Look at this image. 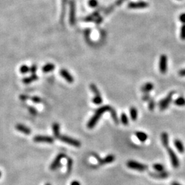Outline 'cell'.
<instances>
[{"label":"cell","instance_id":"obj_1","mask_svg":"<svg viewBox=\"0 0 185 185\" xmlns=\"http://www.w3.org/2000/svg\"><path fill=\"white\" fill-rule=\"evenodd\" d=\"M111 107L109 105L103 106L102 107H100L96 111L95 113L94 114L93 116L90 118V119L88 121L87 123V128L89 129L93 128L95 126L96 124L97 123V122L99 121L100 117H102V115L105 113V112L109 111L111 110Z\"/></svg>","mask_w":185,"mask_h":185},{"label":"cell","instance_id":"obj_2","mask_svg":"<svg viewBox=\"0 0 185 185\" xmlns=\"http://www.w3.org/2000/svg\"><path fill=\"white\" fill-rule=\"evenodd\" d=\"M175 94L174 91H171L169 93H168L166 97L163 98V100H161L158 103V106H159V109L160 111H165L166 110L167 108L169 107V106L170 105L171 102L172 101L173 97H174Z\"/></svg>","mask_w":185,"mask_h":185},{"label":"cell","instance_id":"obj_3","mask_svg":"<svg viewBox=\"0 0 185 185\" xmlns=\"http://www.w3.org/2000/svg\"><path fill=\"white\" fill-rule=\"evenodd\" d=\"M127 167L133 170L138 171V172H145L148 169L147 165L139 163L135 160H129L127 162Z\"/></svg>","mask_w":185,"mask_h":185},{"label":"cell","instance_id":"obj_4","mask_svg":"<svg viewBox=\"0 0 185 185\" xmlns=\"http://www.w3.org/2000/svg\"><path fill=\"white\" fill-rule=\"evenodd\" d=\"M159 71L161 74H165L167 72L168 69V58L165 54H162L159 58L158 62Z\"/></svg>","mask_w":185,"mask_h":185},{"label":"cell","instance_id":"obj_5","mask_svg":"<svg viewBox=\"0 0 185 185\" xmlns=\"http://www.w3.org/2000/svg\"><path fill=\"white\" fill-rule=\"evenodd\" d=\"M59 139H60V140L62 141V142L65 143L67 144H69L70 145H72V146H74L76 147H80L81 146V143H80V141L75 139L74 138L68 137V136L60 135Z\"/></svg>","mask_w":185,"mask_h":185},{"label":"cell","instance_id":"obj_6","mask_svg":"<svg viewBox=\"0 0 185 185\" xmlns=\"http://www.w3.org/2000/svg\"><path fill=\"white\" fill-rule=\"evenodd\" d=\"M167 149L172 166L174 167V168H178V167L180 166V161H179L178 156H177L176 152H175L173 149L170 148V147H167Z\"/></svg>","mask_w":185,"mask_h":185},{"label":"cell","instance_id":"obj_7","mask_svg":"<svg viewBox=\"0 0 185 185\" xmlns=\"http://www.w3.org/2000/svg\"><path fill=\"white\" fill-rule=\"evenodd\" d=\"M33 141L36 143H53L54 141V138L50 136L36 135L33 138Z\"/></svg>","mask_w":185,"mask_h":185},{"label":"cell","instance_id":"obj_8","mask_svg":"<svg viewBox=\"0 0 185 185\" xmlns=\"http://www.w3.org/2000/svg\"><path fill=\"white\" fill-rule=\"evenodd\" d=\"M69 23L71 25H74L76 23V2L74 0L70 1Z\"/></svg>","mask_w":185,"mask_h":185},{"label":"cell","instance_id":"obj_9","mask_svg":"<svg viewBox=\"0 0 185 185\" xmlns=\"http://www.w3.org/2000/svg\"><path fill=\"white\" fill-rule=\"evenodd\" d=\"M65 157V154L63 153H60L57 155L56 158H54V160L52 161V164L50 165V170H56V169H58V167L60 166V161L62 158H64Z\"/></svg>","mask_w":185,"mask_h":185},{"label":"cell","instance_id":"obj_10","mask_svg":"<svg viewBox=\"0 0 185 185\" xmlns=\"http://www.w3.org/2000/svg\"><path fill=\"white\" fill-rule=\"evenodd\" d=\"M149 6L148 3L143 1H136V2H130L128 4V7L130 9H141L145 8Z\"/></svg>","mask_w":185,"mask_h":185},{"label":"cell","instance_id":"obj_11","mask_svg":"<svg viewBox=\"0 0 185 185\" xmlns=\"http://www.w3.org/2000/svg\"><path fill=\"white\" fill-rule=\"evenodd\" d=\"M60 74L68 83H73V82H74V77L71 76V74L67 69H60Z\"/></svg>","mask_w":185,"mask_h":185},{"label":"cell","instance_id":"obj_12","mask_svg":"<svg viewBox=\"0 0 185 185\" xmlns=\"http://www.w3.org/2000/svg\"><path fill=\"white\" fill-rule=\"evenodd\" d=\"M102 21V18L100 16L99 14L97 12L92 13V15L87 16L84 18V21L88 22V21H95L97 23H100Z\"/></svg>","mask_w":185,"mask_h":185},{"label":"cell","instance_id":"obj_13","mask_svg":"<svg viewBox=\"0 0 185 185\" xmlns=\"http://www.w3.org/2000/svg\"><path fill=\"white\" fill-rule=\"evenodd\" d=\"M149 175L153 178L156 179H165L168 178L169 174L167 172H149Z\"/></svg>","mask_w":185,"mask_h":185},{"label":"cell","instance_id":"obj_14","mask_svg":"<svg viewBox=\"0 0 185 185\" xmlns=\"http://www.w3.org/2000/svg\"><path fill=\"white\" fill-rule=\"evenodd\" d=\"M15 128L17 129V130H18L21 133L25 134V135H29V134H31L30 128L25 126V125L21 124V123H17V124L15 125Z\"/></svg>","mask_w":185,"mask_h":185},{"label":"cell","instance_id":"obj_15","mask_svg":"<svg viewBox=\"0 0 185 185\" xmlns=\"http://www.w3.org/2000/svg\"><path fill=\"white\" fill-rule=\"evenodd\" d=\"M115 160V156L113 154H109L107 155L105 158H102L100 162L99 163L100 165H105V164H109V163H113Z\"/></svg>","mask_w":185,"mask_h":185},{"label":"cell","instance_id":"obj_16","mask_svg":"<svg viewBox=\"0 0 185 185\" xmlns=\"http://www.w3.org/2000/svg\"><path fill=\"white\" fill-rule=\"evenodd\" d=\"M153 87H154V86L151 82H147L141 86V90L144 93H149L153 89Z\"/></svg>","mask_w":185,"mask_h":185},{"label":"cell","instance_id":"obj_17","mask_svg":"<svg viewBox=\"0 0 185 185\" xmlns=\"http://www.w3.org/2000/svg\"><path fill=\"white\" fill-rule=\"evenodd\" d=\"M174 145L180 153H183L184 152V145L183 144L182 141L180 140V139H176V140L174 141Z\"/></svg>","mask_w":185,"mask_h":185},{"label":"cell","instance_id":"obj_18","mask_svg":"<svg viewBox=\"0 0 185 185\" xmlns=\"http://www.w3.org/2000/svg\"><path fill=\"white\" fill-rule=\"evenodd\" d=\"M161 141L165 148L169 147V135L167 132H163L161 134Z\"/></svg>","mask_w":185,"mask_h":185},{"label":"cell","instance_id":"obj_19","mask_svg":"<svg viewBox=\"0 0 185 185\" xmlns=\"http://www.w3.org/2000/svg\"><path fill=\"white\" fill-rule=\"evenodd\" d=\"M38 79V76H36V74H32V76L29 77H27V78H23L22 80L23 83H24L25 84H28L32 83V82L36 81V80Z\"/></svg>","mask_w":185,"mask_h":185},{"label":"cell","instance_id":"obj_20","mask_svg":"<svg viewBox=\"0 0 185 185\" xmlns=\"http://www.w3.org/2000/svg\"><path fill=\"white\" fill-rule=\"evenodd\" d=\"M135 135L136 137H137V139L143 143L146 141L147 138H148L147 134L143 132H137L135 133Z\"/></svg>","mask_w":185,"mask_h":185},{"label":"cell","instance_id":"obj_21","mask_svg":"<svg viewBox=\"0 0 185 185\" xmlns=\"http://www.w3.org/2000/svg\"><path fill=\"white\" fill-rule=\"evenodd\" d=\"M53 133H54V137L56 138L60 137V125L58 123H54L52 125Z\"/></svg>","mask_w":185,"mask_h":185},{"label":"cell","instance_id":"obj_22","mask_svg":"<svg viewBox=\"0 0 185 185\" xmlns=\"http://www.w3.org/2000/svg\"><path fill=\"white\" fill-rule=\"evenodd\" d=\"M55 69V65L53 63H48L43 67L42 71L44 73H49L54 71Z\"/></svg>","mask_w":185,"mask_h":185},{"label":"cell","instance_id":"obj_23","mask_svg":"<svg viewBox=\"0 0 185 185\" xmlns=\"http://www.w3.org/2000/svg\"><path fill=\"white\" fill-rule=\"evenodd\" d=\"M130 115L132 121H136L138 117V111L135 107H131L130 109Z\"/></svg>","mask_w":185,"mask_h":185},{"label":"cell","instance_id":"obj_24","mask_svg":"<svg viewBox=\"0 0 185 185\" xmlns=\"http://www.w3.org/2000/svg\"><path fill=\"white\" fill-rule=\"evenodd\" d=\"M109 111L111 112V115L112 118H113V121L115 122L116 124H119V118H118L117 112H116L115 110L113 108L111 107V110H110Z\"/></svg>","mask_w":185,"mask_h":185},{"label":"cell","instance_id":"obj_25","mask_svg":"<svg viewBox=\"0 0 185 185\" xmlns=\"http://www.w3.org/2000/svg\"><path fill=\"white\" fill-rule=\"evenodd\" d=\"M174 103L175 105L178 106H185V98L183 97H178L174 100Z\"/></svg>","mask_w":185,"mask_h":185},{"label":"cell","instance_id":"obj_26","mask_svg":"<svg viewBox=\"0 0 185 185\" xmlns=\"http://www.w3.org/2000/svg\"><path fill=\"white\" fill-rule=\"evenodd\" d=\"M120 120H121V122L124 125H128L129 119H128V116L126 115V114H125V113H121Z\"/></svg>","mask_w":185,"mask_h":185},{"label":"cell","instance_id":"obj_27","mask_svg":"<svg viewBox=\"0 0 185 185\" xmlns=\"http://www.w3.org/2000/svg\"><path fill=\"white\" fill-rule=\"evenodd\" d=\"M153 168L158 172H164V170H165L164 165H162V164H160V163H156V164L153 165Z\"/></svg>","mask_w":185,"mask_h":185},{"label":"cell","instance_id":"obj_28","mask_svg":"<svg viewBox=\"0 0 185 185\" xmlns=\"http://www.w3.org/2000/svg\"><path fill=\"white\" fill-rule=\"evenodd\" d=\"M73 163L74 161L71 158H67V172L68 174H70L73 169Z\"/></svg>","mask_w":185,"mask_h":185},{"label":"cell","instance_id":"obj_29","mask_svg":"<svg viewBox=\"0 0 185 185\" xmlns=\"http://www.w3.org/2000/svg\"><path fill=\"white\" fill-rule=\"evenodd\" d=\"M90 89H91V90L92 91V92L94 93V95H95V96L101 95V94H100L99 90H98V88H97V86H96L95 84H91L90 85Z\"/></svg>","mask_w":185,"mask_h":185},{"label":"cell","instance_id":"obj_30","mask_svg":"<svg viewBox=\"0 0 185 185\" xmlns=\"http://www.w3.org/2000/svg\"><path fill=\"white\" fill-rule=\"evenodd\" d=\"M67 3V0H62V13H61V20H63L64 17V13H65V6Z\"/></svg>","mask_w":185,"mask_h":185},{"label":"cell","instance_id":"obj_31","mask_svg":"<svg viewBox=\"0 0 185 185\" xmlns=\"http://www.w3.org/2000/svg\"><path fill=\"white\" fill-rule=\"evenodd\" d=\"M148 102H149L148 109L149 111H153V109H155V106H156V102H155L153 99H150Z\"/></svg>","mask_w":185,"mask_h":185},{"label":"cell","instance_id":"obj_32","mask_svg":"<svg viewBox=\"0 0 185 185\" xmlns=\"http://www.w3.org/2000/svg\"><path fill=\"white\" fill-rule=\"evenodd\" d=\"M92 102H93V104H97V105H100V104H101L102 103V96L101 95L95 96V97H93V99H92Z\"/></svg>","mask_w":185,"mask_h":185},{"label":"cell","instance_id":"obj_33","mask_svg":"<svg viewBox=\"0 0 185 185\" xmlns=\"http://www.w3.org/2000/svg\"><path fill=\"white\" fill-rule=\"evenodd\" d=\"M180 36L181 40L185 41V24H183L182 26L181 27Z\"/></svg>","mask_w":185,"mask_h":185},{"label":"cell","instance_id":"obj_34","mask_svg":"<svg viewBox=\"0 0 185 185\" xmlns=\"http://www.w3.org/2000/svg\"><path fill=\"white\" fill-rule=\"evenodd\" d=\"M19 70H20V72L21 73V74H25L29 71V67L27 65H22L20 67V69H19Z\"/></svg>","mask_w":185,"mask_h":185},{"label":"cell","instance_id":"obj_35","mask_svg":"<svg viewBox=\"0 0 185 185\" xmlns=\"http://www.w3.org/2000/svg\"><path fill=\"white\" fill-rule=\"evenodd\" d=\"M88 6L91 8H95L98 5V1L97 0H89L88 1Z\"/></svg>","mask_w":185,"mask_h":185},{"label":"cell","instance_id":"obj_36","mask_svg":"<svg viewBox=\"0 0 185 185\" xmlns=\"http://www.w3.org/2000/svg\"><path fill=\"white\" fill-rule=\"evenodd\" d=\"M31 100L33 102L36 104H39L42 102V100H41V97H38V96H33V97H31Z\"/></svg>","mask_w":185,"mask_h":185},{"label":"cell","instance_id":"obj_37","mask_svg":"<svg viewBox=\"0 0 185 185\" xmlns=\"http://www.w3.org/2000/svg\"><path fill=\"white\" fill-rule=\"evenodd\" d=\"M28 111L30 113L31 115H37V111L36 109H34L32 106H29L28 107Z\"/></svg>","mask_w":185,"mask_h":185},{"label":"cell","instance_id":"obj_38","mask_svg":"<svg viewBox=\"0 0 185 185\" xmlns=\"http://www.w3.org/2000/svg\"><path fill=\"white\" fill-rule=\"evenodd\" d=\"M37 70V66L36 64H32V66L29 67V71L32 73V74H35Z\"/></svg>","mask_w":185,"mask_h":185},{"label":"cell","instance_id":"obj_39","mask_svg":"<svg viewBox=\"0 0 185 185\" xmlns=\"http://www.w3.org/2000/svg\"><path fill=\"white\" fill-rule=\"evenodd\" d=\"M179 20L183 24H185V13L180 14V17H179Z\"/></svg>","mask_w":185,"mask_h":185},{"label":"cell","instance_id":"obj_40","mask_svg":"<svg viewBox=\"0 0 185 185\" xmlns=\"http://www.w3.org/2000/svg\"><path fill=\"white\" fill-rule=\"evenodd\" d=\"M151 97L149 93H145V95L143 97V100H144V101H149Z\"/></svg>","mask_w":185,"mask_h":185},{"label":"cell","instance_id":"obj_41","mask_svg":"<svg viewBox=\"0 0 185 185\" xmlns=\"http://www.w3.org/2000/svg\"><path fill=\"white\" fill-rule=\"evenodd\" d=\"M178 74L181 77H185V69H183L179 71Z\"/></svg>","mask_w":185,"mask_h":185},{"label":"cell","instance_id":"obj_42","mask_svg":"<svg viewBox=\"0 0 185 185\" xmlns=\"http://www.w3.org/2000/svg\"><path fill=\"white\" fill-rule=\"evenodd\" d=\"M29 97L28 95H20V99L21 100H23V101H25V100L29 99Z\"/></svg>","mask_w":185,"mask_h":185},{"label":"cell","instance_id":"obj_43","mask_svg":"<svg viewBox=\"0 0 185 185\" xmlns=\"http://www.w3.org/2000/svg\"><path fill=\"white\" fill-rule=\"evenodd\" d=\"M125 1H126V0H117V1L115 2V5L116 6H120L122 3L124 2Z\"/></svg>","mask_w":185,"mask_h":185},{"label":"cell","instance_id":"obj_44","mask_svg":"<svg viewBox=\"0 0 185 185\" xmlns=\"http://www.w3.org/2000/svg\"><path fill=\"white\" fill-rule=\"evenodd\" d=\"M71 185H81V184H80V182H78V181L74 180V181H73V182H71Z\"/></svg>","mask_w":185,"mask_h":185},{"label":"cell","instance_id":"obj_45","mask_svg":"<svg viewBox=\"0 0 185 185\" xmlns=\"http://www.w3.org/2000/svg\"><path fill=\"white\" fill-rule=\"evenodd\" d=\"M171 185H182V184H180V183L177 182H173L172 184H171Z\"/></svg>","mask_w":185,"mask_h":185},{"label":"cell","instance_id":"obj_46","mask_svg":"<svg viewBox=\"0 0 185 185\" xmlns=\"http://www.w3.org/2000/svg\"><path fill=\"white\" fill-rule=\"evenodd\" d=\"M45 185H51V184H50V183H47V184H45Z\"/></svg>","mask_w":185,"mask_h":185},{"label":"cell","instance_id":"obj_47","mask_svg":"<svg viewBox=\"0 0 185 185\" xmlns=\"http://www.w3.org/2000/svg\"><path fill=\"white\" fill-rule=\"evenodd\" d=\"M1 172H0V178H1Z\"/></svg>","mask_w":185,"mask_h":185},{"label":"cell","instance_id":"obj_48","mask_svg":"<svg viewBox=\"0 0 185 185\" xmlns=\"http://www.w3.org/2000/svg\"><path fill=\"white\" fill-rule=\"evenodd\" d=\"M178 1H180V0H178Z\"/></svg>","mask_w":185,"mask_h":185}]
</instances>
